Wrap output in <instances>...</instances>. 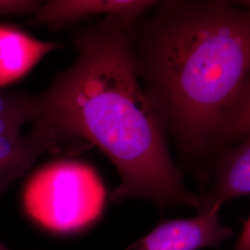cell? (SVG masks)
<instances>
[{
  "instance_id": "cell-14",
  "label": "cell",
  "mask_w": 250,
  "mask_h": 250,
  "mask_svg": "<svg viewBox=\"0 0 250 250\" xmlns=\"http://www.w3.org/2000/svg\"><path fill=\"white\" fill-rule=\"evenodd\" d=\"M0 250H9V248H7L2 242L0 241Z\"/></svg>"
},
{
  "instance_id": "cell-9",
  "label": "cell",
  "mask_w": 250,
  "mask_h": 250,
  "mask_svg": "<svg viewBox=\"0 0 250 250\" xmlns=\"http://www.w3.org/2000/svg\"><path fill=\"white\" fill-rule=\"evenodd\" d=\"M38 115L37 95L0 90V135L21 134L26 124Z\"/></svg>"
},
{
  "instance_id": "cell-4",
  "label": "cell",
  "mask_w": 250,
  "mask_h": 250,
  "mask_svg": "<svg viewBox=\"0 0 250 250\" xmlns=\"http://www.w3.org/2000/svg\"><path fill=\"white\" fill-rule=\"evenodd\" d=\"M220 209L199 211L188 219L162 221L125 250H199L218 248L233 231L219 219Z\"/></svg>"
},
{
  "instance_id": "cell-3",
  "label": "cell",
  "mask_w": 250,
  "mask_h": 250,
  "mask_svg": "<svg viewBox=\"0 0 250 250\" xmlns=\"http://www.w3.org/2000/svg\"><path fill=\"white\" fill-rule=\"evenodd\" d=\"M104 185L96 170L82 161L62 159L36 170L27 180L21 203L36 224L56 232L89 226L103 211Z\"/></svg>"
},
{
  "instance_id": "cell-6",
  "label": "cell",
  "mask_w": 250,
  "mask_h": 250,
  "mask_svg": "<svg viewBox=\"0 0 250 250\" xmlns=\"http://www.w3.org/2000/svg\"><path fill=\"white\" fill-rule=\"evenodd\" d=\"M11 25H0V87L22 78L46 54L59 48Z\"/></svg>"
},
{
  "instance_id": "cell-8",
  "label": "cell",
  "mask_w": 250,
  "mask_h": 250,
  "mask_svg": "<svg viewBox=\"0 0 250 250\" xmlns=\"http://www.w3.org/2000/svg\"><path fill=\"white\" fill-rule=\"evenodd\" d=\"M45 152L62 149L47 134L34 126L26 135H0V197Z\"/></svg>"
},
{
  "instance_id": "cell-13",
  "label": "cell",
  "mask_w": 250,
  "mask_h": 250,
  "mask_svg": "<svg viewBox=\"0 0 250 250\" xmlns=\"http://www.w3.org/2000/svg\"><path fill=\"white\" fill-rule=\"evenodd\" d=\"M236 6H241L245 9H250V0L248 1H236V2H233Z\"/></svg>"
},
{
  "instance_id": "cell-10",
  "label": "cell",
  "mask_w": 250,
  "mask_h": 250,
  "mask_svg": "<svg viewBox=\"0 0 250 250\" xmlns=\"http://www.w3.org/2000/svg\"><path fill=\"white\" fill-rule=\"evenodd\" d=\"M250 136V75L232 107L224 117L218 139H239Z\"/></svg>"
},
{
  "instance_id": "cell-1",
  "label": "cell",
  "mask_w": 250,
  "mask_h": 250,
  "mask_svg": "<svg viewBox=\"0 0 250 250\" xmlns=\"http://www.w3.org/2000/svg\"><path fill=\"white\" fill-rule=\"evenodd\" d=\"M132 25L103 17L74 34L76 59L37 95L33 126L62 152L98 146L120 176L110 196L113 202L145 198L161 208H199L201 198L185 187L165 125L140 83Z\"/></svg>"
},
{
  "instance_id": "cell-5",
  "label": "cell",
  "mask_w": 250,
  "mask_h": 250,
  "mask_svg": "<svg viewBox=\"0 0 250 250\" xmlns=\"http://www.w3.org/2000/svg\"><path fill=\"white\" fill-rule=\"evenodd\" d=\"M159 3L150 0H50L42 3L31 22L53 31L96 16L115 17L134 23Z\"/></svg>"
},
{
  "instance_id": "cell-7",
  "label": "cell",
  "mask_w": 250,
  "mask_h": 250,
  "mask_svg": "<svg viewBox=\"0 0 250 250\" xmlns=\"http://www.w3.org/2000/svg\"><path fill=\"white\" fill-rule=\"evenodd\" d=\"M213 186L201 198L199 211L220 209L225 202L250 195V136L227 152L213 170Z\"/></svg>"
},
{
  "instance_id": "cell-11",
  "label": "cell",
  "mask_w": 250,
  "mask_h": 250,
  "mask_svg": "<svg viewBox=\"0 0 250 250\" xmlns=\"http://www.w3.org/2000/svg\"><path fill=\"white\" fill-rule=\"evenodd\" d=\"M36 0H0V17L10 15H36L42 6Z\"/></svg>"
},
{
  "instance_id": "cell-2",
  "label": "cell",
  "mask_w": 250,
  "mask_h": 250,
  "mask_svg": "<svg viewBox=\"0 0 250 250\" xmlns=\"http://www.w3.org/2000/svg\"><path fill=\"white\" fill-rule=\"evenodd\" d=\"M131 35L139 78L166 130L184 151L203 155L250 77V9L168 1Z\"/></svg>"
},
{
  "instance_id": "cell-12",
  "label": "cell",
  "mask_w": 250,
  "mask_h": 250,
  "mask_svg": "<svg viewBox=\"0 0 250 250\" xmlns=\"http://www.w3.org/2000/svg\"><path fill=\"white\" fill-rule=\"evenodd\" d=\"M232 250H250V216L244 224L240 236Z\"/></svg>"
}]
</instances>
